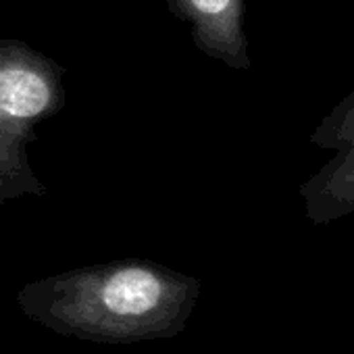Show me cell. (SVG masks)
Masks as SVG:
<instances>
[{
	"mask_svg": "<svg viewBox=\"0 0 354 354\" xmlns=\"http://www.w3.org/2000/svg\"><path fill=\"white\" fill-rule=\"evenodd\" d=\"M310 142L333 156L300 188L313 223H331L354 213V90L319 123Z\"/></svg>",
	"mask_w": 354,
	"mask_h": 354,
	"instance_id": "obj_2",
	"label": "cell"
},
{
	"mask_svg": "<svg viewBox=\"0 0 354 354\" xmlns=\"http://www.w3.org/2000/svg\"><path fill=\"white\" fill-rule=\"evenodd\" d=\"M50 100V86L38 71L21 65L0 69V113L13 119H36Z\"/></svg>",
	"mask_w": 354,
	"mask_h": 354,
	"instance_id": "obj_4",
	"label": "cell"
},
{
	"mask_svg": "<svg viewBox=\"0 0 354 354\" xmlns=\"http://www.w3.org/2000/svg\"><path fill=\"white\" fill-rule=\"evenodd\" d=\"M194 17L213 36L219 53L238 67H248L246 44L240 28L242 0H188Z\"/></svg>",
	"mask_w": 354,
	"mask_h": 354,
	"instance_id": "obj_3",
	"label": "cell"
},
{
	"mask_svg": "<svg viewBox=\"0 0 354 354\" xmlns=\"http://www.w3.org/2000/svg\"><path fill=\"white\" fill-rule=\"evenodd\" d=\"M201 283L150 263H113L26 286L17 302L46 329L94 344H140L182 333Z\"/></svg>",
	"mask_w": 354,
	"mask_h": 354,
	"instance_id": "obj_1",
	"label": "cell"
}]
</instances>
